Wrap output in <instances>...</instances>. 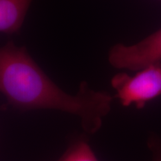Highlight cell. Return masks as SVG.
<instances>
[{
	"label": "cell",
	"mask_w": 161,
	"mask_h": 161,
	"mask_svg": "<svg viewBox=\"0 0 161 161\" xmlns=\"http://www.w3.org/2000/svg\"><path fill=\"white\" fill-rule=\"evenodd\" d=\"M0 92L8 105L22 111L56 110L78 116L87 134L101 129L114 99L109 92L92 90L86 81L80 82L75 95L64 92L37 65L25 46H18L11 40L0 47Z\"/></svg>",
	"instance_id": "6da1fadb"
},
{
	"label": "cell",
	"mask_w": 161,
	"mask_h": 161,
	"mask_svg": "<svg viewBox=\"0 0 161 161\" xmlns=\"http://www.w3.org/2000/svg\"><path fill=\"white\" fill-rule=\"evenodd\" d=\"M110 84L122 106L142 109L161 97V63L142 68L133 75L119 72L112 78Z\"/></svg>",
	"instance_id": "7a4b0ae2"
},
{
	"label": "cell",
	"mask_w": 161,
	"mask_h": 161,
	"mask_svg": "<svg viewBox=\"0 0 161 161\" xmlns=\"http://www.w3.org/2000/svg\"><path fill=\"white\" fill-rule=\"evenodd\" d=\"M108 61L116 69L130 71L161 63V28L134 45L113 46L108 52Z\"/></svg>",
	"instance_id": "3957f363"
},
{
	"label": "cell",
	"mask_w": 161,
	"mask_h": 161,
	"mask_svg": "<svg viewBox=\"0 0 161 161\" xmlns=\"http://www.w3.org/2000/svg\"><path fill=\"white\" fill-rule=\"evenodd\" d=\"M33 0H0V33H19Z\"/></svg>",
	"instance_id": "277c9868"
},
{
	"label": "cell",
	"mask_w": 161,
	"mask_h": 161,
	"mask_svg": "<svg viewBox=\"0 0 161 161\" xmlns=\"http://www.w3.org/2000/svg\"><path fill=\"white\" fill-rule=\"evenodd\" d=\"M55 161H98L85 137L72 140L65 152Z\"/></svg>",
	"instance_id": "5b68a950"
},
{
	"label": "cell",
	"mask_w": 161,
	"mask_h": 161,
	"mask_svg": "<svg viewBox=\"0 0 161 161\" xmlns=\"http://www.w3.org/2000/svg\"><path fill=\"white\" fill-rule=\"evenodd\" d=\"M148 148L152 154V161H161V139L151 136L148 142Z\"/></svg>",
	"instance_id": "8992f818"
}]
</instances>
